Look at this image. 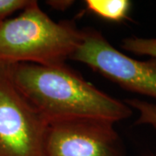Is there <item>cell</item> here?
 Listing matches in <instances>:
<instances>
[{"label":"cell","instance_id":"obj_1","mask_svg":"<svg viewBox=\"0 0 156 156\" xmlns=\"http://www.w3.org/2000/svg\"><path fill=\"white\" fill-rule=\"evenodd\" d=\"M11 82L49 123L71 119L120 122L132 115L125 102L87 82L65 63L7 65Z\"/></svg>","mask_w":156,"mask_h":156},{"label":"cell","instance_id":"obj_2","mask_svg":"<svg viewBox=\"0 0 156 156\" xmlns=\"http://www.w3.org/2000/svg\"><path fill=\"white\" fill-rule=\"evenodd\" d=\"M81 38L82 30L73 21L55 22L31 0L18 16L0 24V64H62Z\"/></svg>","mask_w":156,"mask_h":156},{"label":"cell","instance_id":"obj_3","mask_svg":"<svg viewBox=\"0 0 156 156\" xmlns=\"http://www.w3.org/2000/svg\"><path fill=\"white\" fill-rule=\"evenodd\" d=\"M70 59L83 62L123 89L156 99V60L140 61L116 50L100 31L82 30Z\"/></svg>","mask_w":156,"mask_h":156},{"label":"cell","instance_id":"obj_4","mask_svg":"<svg viewBox=\"0 0 156 156\" xmlns=\"http://www.w3.org/2000/svg\"><path fill=\"white\" fill-rule=\"evenodd\" d=\"M48 125L0 64V156H45Z\"/></svg>","mask_w":156,"mask_h":156},{"label":"cell","instance_id":"obj_5","mask_svg":"<svg viewBox=\"0 0 156 156\" xmlns=\"http://www.w3.org/2000/svg\"><path fill=\"white\" fill-rule=\"evenodd\" d=\"M45 156H125L114 122L71 119L49 123Z\"/></svg>","mask_w":156,"mask_h":156},{"label":"cell","instance_id":"obj_6","mask_svg":"<svg viewBox=\"0 0 156 156\" xmlns=\"http://www.w3.org/2000/svg\"><path fill=\"white\" fill-rule=\"evenodd\" d=\"M87 11L111 22L128 19L132 3L128 0H86Z\"/></svg>","mask_w":156,"mask_h":156},{"label":"cell","instance_id":"obj_7","mask_svg":"<svg viewBox=\"0 0 156 156\" xmlns=\"http://www.w3.org/2000/svg\"><path fill=\"white\" fill-rule=\"evenodd\" d=\"M123 50L139 56H148L156 60V38L127 37L122 42Z\"/></svg>","mask_w":156,"mask_h":156},{"label":"cell","instance_id":"obj_8","mask_svg":"<svg viewBox=\"0 0 156 156\" xmlns=\"http://www.w3.org/2000/svg\"><path fill=\"white\" fill-rule=\"evenodd\" d=\"M125 103L139 111L136 124H148L156 129V105L139 99H128Z\"/></svg>","mask_w":156,"mask_h":156},{"label":"cell","instance_id":"obj_9","mask_svg":"<svg viewBox=\"0 0 156 156\" xmlns=\"http://www.w3.org/2000/svg\"><path fill=\"white\" fill-rule=\"evenodd\" d=\"M31 0H0V24L17 11H23Z\"/></svg>","mask_w":156,"mask_h":156},{"label":"cell","instance_id":"obj_10","mask_svg":"<svg viewBox=\"0 0 156 156\" xmlns=\"http://www.w3.org/2000/svg\"><path fill=\"white\" fill-rule=\"evenodd\" d=\"M74 4V1L70 0H51L47 1V5L57 11H66Z\"/></svg>","mask_w":156,"mask_h":156},{"label":"cell","instance_id":"obj_11","mask_svg":"<svg viewBox=\"0 0 156 156\" xmlns=\"http://www.w3.org/2000/svg\"><path fill=\"white\" fill-rule=\"evenodd\" d=\"M154 156H156V155H154Z\"/></svg>","mask_w":156,"mask_h":156}]
</instances>
